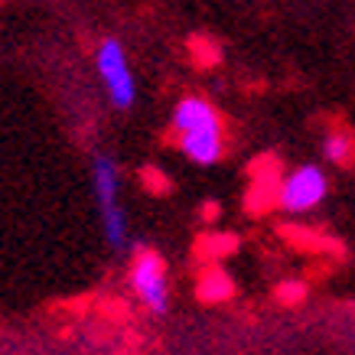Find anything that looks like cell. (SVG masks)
I'll return each mask as SVG.
<instances>
[{
    "label": "cell",
    "instance_id": "cell-1",
    "mask_svg": "<svg viewBox=\"0 0 355 355\" xmlns=\"http://www.w3.org/2000/svg\"><path fill=\"white\" fill-rule=\"evenodd\" d=\"M92 180H95V199H98V212H101V228H105V241L114 251L128 248V218L121 209V170L118 163L98 153L95 166H92Z\"/></svg>",
    "mask_w": 355,
    "mask_h": 355
},
{
    "label": "cell",
    "instance_id": "cell-2",
    "mask_svg": "<svg viewBox=\"0 0 355 355\" xmlns=\"http://www.w3.org/2000/svg\"><path fill=\"white\" fill-rule=\"evenodd\" d=\"M95 65H98V78L108 92L111 105L114 108H130L137 101V82H134V72H130L128 53L118 40H101L95 53Z\"/></svg>",
    "mask_w": 355,
    "mask_h": 355
},
{
    "label": "cell",
    "instance_id": "cell-3",
    "mask_svg": "<svg viewBox=\"0 0 355 355\" xmlns=\"http://www.w3.org/2000/svg\"><path fill=\"white\" fill-rule=\"evenodd\" d=\"M130 287H134L137 300L150 313L163 316L170 310V277H166V264H163V258L157 251L137 248L134 268H130Z\"/></svg>",
    "mask_w": 355,
    "mask_h": 355
},
{
    "label": "cell",
    "instance_id": "cell-4",
    "mask_svg": "<svg viewBox=\"0 0 355 355\" xmlns=\"http://www.w3.org/2000/svg\"><path fill=\"white\" fill-rule=\"evenodd\" d=\"M326 193H329L326 173L320 170V166L306 163V166H297L293 173H287V176L280 180L274 199H277V205L284 212L300 216V212H313V209L326 199Z\"/></svg>",
    "mask_w": 355,
    "mask_h": 355
},
{
    "label": "cell",
    "instance_id": "cell-5",
    "mask_svg": "<svg viewBox=\"0 0 355 355\" xmlns=\"http://www.w3.org/2000/svg\"><path fill=\"white\" fill-rule=\"evenodd\" d=\"M176 144L186 153V160L199 163V166H209V163L222 160V153H225V128L212 124V128L186 130V134H176Z\"/></svg>",
    "mask_w": 355,
    "mask_h": 355
},
{
    "label": "cell",
    "instance_id": "cell-6",
    "mask_svg": "<svg viewBox=\"0 0 355 355\" xmlns=\"http://www.w3.org/2000/svg\"><path fill=\"white\" fill-rule=\"evenodd\" d=\"M222 124L218 111L199 95L183 98L176 108H173V134H186V130H199V128H212Z\"/></svg>",
    "mask_w": 355,
    "mask_h": 355
},
{
    "label": "cell",
    "instance_id": "cell-7",
    "mask_svg": "<svg viewBox=\"0 0 355 355\" xmlns=\"http://www.w3.org/2000/svg\"><path fill=\"white\" fill-rule=\"evenodd\" d=\"M235 293V284L222 268H209L199 277V300L202 303H222Z\"/></svg>",
    "mask_w": 355,
    "mask_h": 355
},
{
    "label": "cell",
    "instance_id": "cell-8",
    "mask_svg": "<svg viewBox=\"0 0 355 355\" xmlns=\"http://www.w3.org/2000/svg\"><path fill=\"white\" fill-rule=\"evenodd\" d=\"M323 157L336 166H345V163L355 160V137L349 130H329L323 137Z\"/></svg>",
    "mask_w": 355,
    "mask_h": 355
},
{
    "label": "cell",
    "instance_id": "cell-9",
    "mask_svg": "<svg viewBox=\"0 0 355 355\" xmlns=\"http://www.w3.org/2000/svg\"><path fill=\"white\" fill-rule=\"evenodd\" d=\"M140 176L147 180V189H150V193H166V189H170V180H166L160 170H153V166H147Z\"/></svg>",
    "mask_w": 355,
    "mask_h": 355
},
{
    "label": "cell",
    "instance_id": "cell-10",
    "mask_svg": "<svg viewBox=\"0 0 355 355\" xmlns=\"http://www.w3.org/2000/svg\"><path fill=\"white\" fill-rule=\"evenodd\" d=\"M303 297V284H284V291H280V300H300Z\"/></svg>",
    "mask_w": 355,
    "mask_h": 355
},
{
    "label": "cell",
    "instance_id": "cell-11",
    "mask_svg": "<svg viewBox=\"0 0 355 355\" xmlns=\"http://www.w3.org/2000/svg\"><path fill=\"white\" fill-rule=\"evenodd\" d=\"M205 218H216L218 216V205L216 202H205V212H202Z\"/></svg>",
    "mask_w": 355,
    "mask_h": 355
}]
</instances>
